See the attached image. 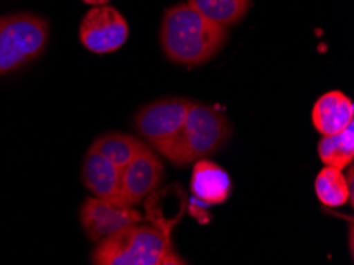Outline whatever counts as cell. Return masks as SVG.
Masks as SVG:
<instances>
[{
  "instance_id": "4fadbf2b",
  "label": "cell",
  "mask_w": 354,
  "mask_h": 265,
  "mask_svg": "<svg viewBox=\"0 0 354 265\" xmlns=\"http://www.w3.org/2000/svg\"><path fill=\"white\" fill-rule=\"evenodd\" d=\"M318 156L327 167L345 170L354 158V122L343 131L323 135L318 143Z\"/></svg>"
},
{
  "instance_id": "7c38bea8",
  "label": "cell",
  "mask_w": 354,
  "mask_h": 265,
  "mask_svg": "<svg viewBox=\"0 0 354 265\" xmlns=\"http://www.w3.org/2000/svg\"><path fill=\"white\" fill-rule=\"evenodd\" d=\"M145 146L147 145L142 143L138 138L132 137V135L109 132L95 138L89 148L122 169V167L127 165L129 162L140 153Z\"/></svg>"
},
{
  "instance_id": "8fae6325",
  "label": "cell",
  "mask_w": 354,
  "mask_h": 265,
  "mask_svg": "<svg viewBox=\"0 0 354 265\" xmlns=\"http://www.w3.org/2000/svg\"><path fill=\"white\" fill-rule=\"evenodd\" d=\"M354 120V104L340 91H329L315 102L312 121L321 135H330L343 131Z\"/></svg>"
},
{
  "instance_id": "8992f818",
  "label": "cell",
  "mask_w": 354,
  "mask_h": 265,
  "mask_svg": "<svg viewBox=\"0 0 354 265\" xmlns=\"http://www.w3.org/2000/svg\"><path fill=\"white\" fill-rule=\"evenodd\" d=\"M78 37L86 50L95 54L113 53L127 42L129 26L115 7L97 5L84 15Z\"/></svg>"
},
{
  "instance_id": "3957f363",
  "label": "cell",
  "mask_w": 354,
  "mask_h": 265,
  "mask_svg": "<svg viewBox=\"0 0 354 265\" xmlns=\"http://www.w3.org/2000/svg\"><path fill=\"white\" fill-rule=\"evenodd\" d=\"M95 265L183 264L171 251L169 237L158 227L131 224L105 239L93 253Z\"/></svg>"
},
{
  "instance_id": "ba28073f",
  "label": "cell",
  "mask_w": 354,
  "mask_h": 265,
  "mask_svg": "<svg viewBox=\"0 0 354 265\" xmlns=\"http://www.w3.org/2000/svg\"><path fill=\"white\" fill-rule=\"evenodd\" d=\"M142 221L143 216L132 207H121L97 197L86 199L80 208V223L91 241H99L122 227Z\"/></svg>"
},
{
  "instance_id": "6da1fadb",
  "label": "cell",
  "mask_w": 354,
  "mask_h": 265,
  "mask_svg": "<svg viewBox=\"0 0 354 265\" xmlns=\"http://www.w3.org/2000/svg\"><path fill=\"white\" fill-rule=\"evenodd\" d=\"M159 42L171 62L201 66L223 50L227 42V29L186 2L165 10Z\"/></svg>"
},
{
  "instance_id": "5b68a950",
  "label": "cell",
  "mask_w": 354,
  "mask_h": 265,
  "mask_svg": "<svg viewBox=\"0 0 354 265\" xmlns=\"http://www.w3.org/2000/svg\"><path fill=\"white\" fill-rule=\"evenodd\" d=\"M192 100L185 97H165L145 105L133 118V127L159 151L176 137L183 126Z\"/></svg>"
},
{
  "instance_id": "5bb4252c",
  "label": "cell",
  "mask_w": 354,
  "mask_h": 265,
  "mask_svg": "<svg viewBox=\"0 0 354 265\" xmlns=\"http://www.w3.org/2000/svg\"><path fill=\"white\" fill-rule=\"evenodd\" d=\"M315 192L319 202L329 208L343 207L346 202H351L353 199L346 175L343 170L327 165L316 175Z\"/></svg>"
},
{
  "instance_id": "9c48e42d",
  "label": "cell",
  "mask_w": 354,
  "mask_h": 265,
  "mask_svg": "<svg viewBox=\"0 0 354 265\" xmlns=\"http://www.w3.org/2000/svg\"><path fill=\"white\" fill-rule=\"evenodd\" d=\"M82 176L86 189L94 197L118 205L121 183L120 167L89 148L83 161Z\"/></svg>"
},
{
  "instance_id": "52a82bcc",
  "label": "cell",
  "mask_w": 354,
  "mask_h": 265,
  "mask_svg": "<svg viewBox=\"0 0 354 265\" xmlns=\"http://www.w3.org/2000/svg\"><path fill=\"white\" fill-rule=\"evenodd\" d=\"M164 178V165L148 146L121 169L118 205L133 207L154 192Z\"/></svg>"
},
{
  "instance_id": "2e32d148",
  "label": "cell",
  "mask_w": 354,
  "mask_h": 265,
  "mask_svg": "<svg viewBox=\"0 0 354 265\" xmlns=\"http://www.w3.org/2000/svg\"><path fill=\"white\" fill-rule=\"evenodd\" d=\"M83 2L89 3V5H94V7H97V5H106L110 2V0H83Z\"/></svg>"
},
{
  "instance_id": "9a60e30c",
  "label": "cell",
  "mask_w": 354,
  "mask_h": 265,
  "mask_svg": "<svg viewBox=\"0 0 354 265\" xmlns=\"http://www.w3.org/2000/svg\"><path fill=\"white\" fill-rule=\"evenodd\" d=\"M187 3L226 29L240 23L251 7V0H187Z\"/></svg>"
},
{
  "instance_id": "277c9868",
  "label": "cell",
  "mask_w": 354,
  "mask_h": 265,
  "mask_svg": "<svg viewBox=\"0 0 354 265\" xmlns=\"http://www.w3.org/2000/svg\"><path fill=\"white\" fill-rule=\"evenodd\" d=\"M50 39L46 19L34 13L0 16V77L28 66Z\"/></svg>"
},
{
  "instance_id": "30bf717a",
  "label": "cell",
  "mask_w": 354,
  "mask_h": 265,
  "mask_svg": "<svg viewBox=\"0 0 354 265\" xmlns=\"http://www.w3.org/2000/svg\"><path fill=\"white\" fill-rule=\"evenodd\" d=\"M191 191L203 205H219L226 202L232 194V180L223 167L201 159L192 167Z\"/></svg>"
},
{
  "instance_id": "7a4b0ae2",
  "label": "cell",
  "mask_w": 354,
  "mask_h": 265,
  "mask_svg": "<svg viewBox=\"0 0 354 265\" xmlns=\"http://www.w3.org/2000/svg\"><path fill=\"white\" fill-rule=\"evenodd\" d=\"M232 134L226 115L218 108L192 102L180 132L159 151L171 164L186 167L216 154Z\"/></svg>"
}]
</instances>
